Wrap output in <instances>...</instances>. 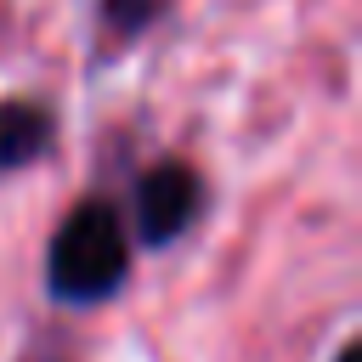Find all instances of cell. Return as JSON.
I'll list each match as a JSON object with an SVG mask.
<instances>
[{"mask_svg":"<svg viewBox=\"0 0 362 362\" xmlns=\"http://www.w3.org/2000/svg\"><path fill=\"white\" fill-rule=\"evenodd\" d=\"M124 277H130V232L113 204L85 198L79 209H68V221L45 249V288L62 305H96L119 294Z\"/></svg>","mask_w":362,"mask_h":362,"instance_id":"1","label":"cell"},{"mask_svg":"<svg viewBox=\"0 0 362 362\" xmlns=\"http://www.w3.org/2000/svg\"><path fill=\"white\" fill-rule=\"evenodd\" d=\"M204 215V181L192 164L164 158L136 181V238L147 249H164L175 238H187Z\"/></svg>","mask_w":362,"mask_h":362,"instance_id":"2","label":"cell"},{"mask_svg":"<svg viewBox=\"0 0 362 362\" xmlns=\"http://www.w3.org/2000/svg\"><path fill=\"white\" fill-rule=\"evenodd\" d=\"M51 147V119L34 102H0V175L28 170Z\"/></svg>","mask_w":362,"mask_h":362,"instance_id":"3","label":"cell"},{"mask_svg":"<svg viewBox=\"0 0 362 362\" xmlns=\"http://www.w3.org/2000/svg\"><path fill=\"white\" fill-rule=\"evenodd\" d=\"M158 6H164V0H102V17H107V28L136 34V28H147V23L158 17Z\"/></svg>","mask_w":362,"mask_h":362,"instance_id":"4","label":"cell"},{"mask_svg":"<svg viewBox=\"0 0 362 362\" xmlns=\"http://www.w3.org/2000/svg\"><path fill=\"white\" fill-rule=\"evenodd\" d=\"M334 362H362V345H345V351H339Z\"/></svg>","mask_w":362,"mask_h":362,"instance_id":"5","label":"cell"}]
</instances>
